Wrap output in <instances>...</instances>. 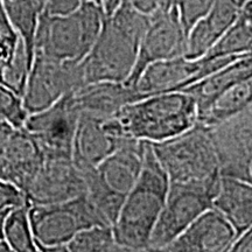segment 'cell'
<instances>
[{"label": "cell", "instance_id": "b9f144b4", "mask_svg": "<svg viewBox=\"0 0 252 252\" xmlns=\"http://www.w3.org/2000/svg\"><path fill=\"white\" fill-rule=\"evenodd\" d=\"M250 230H252V228H251V229H250ZM248 231H249V230H248Z\"/></svg>", "mask_w": 252, "mask_h": 252}, {"label": "cell", "instance_id": "e575fe53", "mask_svg": "<svg viewBox=\"0 0 252 252\" xmlns=\"http://www.w3.org/2000/svg\"><path fill=\"white\" fill-rule=\"evenodd\" d=\"M14 130L15 128L13 126H11L8 123L0 119V156H1L2 151H4L9 137H11V134L13 133Z\"/></svg>", "mask_w": 252, "mask_h": 252}, {"label": "cell", "instance_id": "4fadbf2b", "mask_svg": "<svg viewBox=\"0 0 252 252\" xmlns=\"http://www.w3.org/2000/svg\"><path fill=\"white\" fill-rule=\"evenodd\" d=\"M127 138L132 137L125 133L116 116L99 117L81 112L72 141V162L81 171L96 168Z\"/></svg>", "mask_w": 252, "mask_h": 252}, {"label": "cell", "instance_id": "30bf717a", "mask_svg": "<svg viewBox=\"0 0 252 252\" xmlns=\"http://www.w3.org/2000/svg\"><path fill=\"white\" fill-rule=\"evenodd\" d=\"M78 118L80 110L71 93L49 108L28 115L24 128L36 140L45 158L71 159Z\"/></svg>", "mask_w": 252, "mask_h": 252}, {"label": "cell", "instance_id": "484cf974", "mask_svg": "<svg viewBox=\"0 0 252 252\" xmlns=\"http://www.w3.org/2000/svg\"><path fill=\"white\" fill-rule=\"evenodd\" d=\"M30 206L11 210L6 216L2 228V237L13 252H35L37 245L32 231Z\"/></svg>", "mask_w": 252, "mask_h": 252}, {"label": "cell", "instance_id": "83f0119b", "mask_svg": "<svg viewBox=\"0 0 252 252\" xmlns=\"http://www.w3.org/2000/svg\"><path fill=\"white\" fill-rule=\"evenodd\" d=\"M32 67V61L28 56L23 41H19L13 59L7 64L1 67V81L4 86L13 90L23 97Z\"/></svg>", "mask_w": 252, "mask_h": 252}, {"label": "cell", "instance_id": "74e56055", "mask_svg": "<svg viewBox=\"0 0 252 252\" xmlns=\"http://www.w3.org/2000/svg\"><path fill=\"white\" fill-rule=\"evenodd\" d=\"M88 1H94L96 2V4H99V5H104V2H105V0H88Z\"/></svg>", "mask_w": 252, "mask_h": 252}, {"label": "cell", "instance_id": "3957f363", "mask_svg": "<svg viewBox=\"0 0 252 252\" xmlns=\"http://www.w3.org/2000/svg\"><path fill=\"white\" fill-rule=\"evenodd\" d=\"M116 117L128 137L158 144L194 127L197 104L186 91L156 94L126 104Z\"/></svg>", "mask_w": 252, "mask_h": 252}, {"label": "cell", "instance_id": "836d02e7", "mask_svg": "<svg viewBox=\"0 0 252 252\" xmlns=\"http://www.w3.org/2000/svg\"><path fill=\"white\" fill-rule=\"evenodd\" d=\"M230 251L232 252H252V230L245 232L236 239Z\"/></svg>", "mask_w": 252, "mask_h": 252}, {"label": "cell", "instance_id": "7402d4cb", "mask_svg": "<svg viewBox=\"0 0 252 252\" xmlns=\"http://www.w3.org/2000/svg\"><path fill=\"white\" fill-rule=\"evenodd\" d=\"M252 106V77L239 81L217 94L197 112L198 124L210 127Z\"/></svg>", "mask_w": 252, "mask_h": 252}, {"label": "cell", "instance_id": "ac0fdd59", "mask_svg": "<svg viewBox=\"0 0 252 252\" xmlns=\"http://www.w3.org/2000/svg\"><path fill=\"white\" fill-rule=\"evenodd\" d=\"M43 159L45 156L36 140L24 127L15 128L0 156L2 179L25 191Z\"/></svg>", "mask_w": 252, "mask_h": 252}, {"label": "cell", "instance_id": "7a4b0ae2", "mask_svg": "<svg viewBox=\"0 0 252 252\" xmlns=\"http://www.w3.org/2000/svg\"><path fill=\"white\" fill-rule=\"evenodd\" d=\"M169 184L168 175L157 159L152 145L146 143L139 178L125 196L112 225L116 242L122 251H147Z\"/></svg>", "mask_w": 252, "mask_h": 252}, {"label": "cell", "instance_id": "ba28073f", "mask_svg": "<svg viewBox=\"0 0 252 252\" xmlns=\"http://www.w3.org/2000/svg\"><path fill=\"white\" fill-rule=\"evenodd\" d=\"M86 86L81 63L63 62L34 54L23 96L28 115L49 108L65 94Z\"/></svg>", "mask_w": 252, "mask_h": 252}, {"label": "cell", "instance_id": "d4e9b609", "mask_svg": "<svg viewBox=\"0 0 252 252\" xmlns=\"http://www.w3.org/2000/svg\"><path fill=\"white\" fill-rule=\"evenodd\" d=\"M81 171V169H80ZM86 180V196L106 225H113L124 202V196L116 194L100 180L96 168L81 171Z\"/></svg>", "mask_w": 252, "mask_h": 252}, {"label": "cell", "instance_id": "cb8c5ba5", "mask_svg": "<svg viewBox=\"0 0 252 252\" xmlns=\"http://www.w3.org/2000/svg\"><path fill=\"white\" fill-rule=\"evenodd\" d=\"M2 2L33 63L36 30L47 0H2Z\"/></svg>", "mask_w": 252, "mask_h": 252}, {"label": "cell", "instance_id": "f35d334b", "mask_svg": "<svg viewBox=\"0 0 252 252\" xmlns=\"http://www.w3.org/2000/svg\"><path fill=\"white\" fill-rule=\"evenodd\" d=\"M0 179H2V167H1V160H0Z\"/></svg>", "mask_w": 252, "mask_h": 252}, {"label": "cell", "instance_id": "1f68e13d", "mask_svg": "<svg viewBox=\"0 0 252 252\" xmlns=\"http://www.w3.org/2000/svg\"><path fill=\"white\" fill-rule=\"evenodd\" d=\"M24 206H30L26 193L13 182L0 179V212H11Z\"/></svg>", "mask_w": 252, "mask_h": 252}, {"label": "cell", "instance_id": "f1b7e54d", "mask_svg": "<svg viewBox=\"0 0 252 252\" xmlns=\"http://www.w3.org/2000/svg\"><path fill=\"white\" fill-rule=\"evenodd\" d=\"M28 113L24 106L23 97L0 83V119L14 128L24 127Z\"/></svg>", "mask_w": 252, "mask_h": 252}, {"label": "cell", "instance_id": "d590c367", "mask_svg": "<svg viewBox=\"0 0 252 252\" xmlns=\"http://www.w3.org/2000/svg\"><path fill=\"white\" fill-rule=\"evenodd\" d=\"M11 248H9V245L7 242L5 241V238H0V252H11Z\"/></svg>", "mask_w": 252, "mask_h": 252}, {"label": "cell", "instance_id": "5b68a950", "mask_svg": "<svg viewBox=\"0 0 252 252\" xmlns=\"http://www.w3.org/2000/svg\"><path fill=\"white\" fill-rule=\"evenodd\" d=\"M151 145L171 182L214 184L220 180L219 160L206 126L197 123L172 139Z\"/></svg>", "mask_w": 252, "mask_h": 252}, {"label": "cell", "instance_id": "4316f807", "mask_svg": "<svg viewBox=\"0 0 252 252\" xmlns=\"http://www.w3.org/2000/svg\"><path fill=\"white\" fill-rule=\"evenodd\" d=\"M68 251H122L116 242L111 225H93L81 230L69 242Z\"/></svg>", "mask_w": 252, "mask_h": 252}, {"label": "cell", "instance_id": "4dcf8cb0", "mask_svg": "<svg viewBox=\"0 0 252 252\" xmlns=\"http://www.w3.org/2000/svg\"><path fill=\"white\" fill-rule=\"evenodd\" d=\"M214 1L215 0H175L176 9L186 35L198 20L206 17Z\"/></svg>", "mask_w": 252, "mask_h": 252}, {"label": "cell", "instance_id": "52a82bcc", "mask_svg": "<svg viewBox=\"0 0 252 252\" xmlns=\"http://www.w3.org/2000/svg\"><path fill=\"white\" fill-rule=\"evenodd\" d=\"M219 184L220 180L214 184L171 182L147 251L165 250L201 214L212 208Z\"/></svg>", "mask_w": 252, "mask_h": 252}, {"label": "cell", "instance_id": "5bb4252c", "mask_svg": "<svg viewBox=\"0 0 252 252\" xmlns=\"http://www.w3.org/2000/svg\"><path fill=\"white\" fill-rule=\"evenodd\" d=\"M86 180L72 159L45 158L25 193L30 206L61 203L86 194Z\"/></svg>", "mask_w": 252, "mask_h": 252}, {"label": "cell", "instance_id": "44dd1931", "mask_svg": "<svg viewBox=\"0 0 252 252\" xmlns=\"http://www.w3.org/2000/svg\"><path fill=\"white\" fill-rule=\"evenodd\" d=\"M250 77H252V53L235 59L185 91L196 100L198 112L226 88Z\"/></svg>", "mask_w": 252, "mask_h": 252}, {"label": "cell", "instance_id": "e0dca14e", "mask_svg": "<svg viewBox=\"0 0 252 252\" xmlns=\"http://www.w3.org/2000/svg\"><path fill=\"white\" fill-rule=\"evenodd\" d=\"M239 9L238 0H215L206 17L198 20L187 33L186 58H203L235 23Z\"/></svg>", "mask_w": 252, "mask_h": 252}, {"label": "cell", "instance_id": "d6a6232c", "mask_svg": "<svg viewBox=\"0 0 252 252\" xmlns=\"http://www.w3.org/2000/svg\"><path fill=\"white\" fill-rule=\"evenodd\" d=\"M83 0H47L45 12L50 15H67L80 7Z\"/></svg>", "mask_w": 252, "mask_h": 252}, {"label": "cell", "instance_id": "60d3db41", "mask_svg": "<svg viewBox=\"0 0 252 252\" xmlns=\"http://www.w3.org/2000/svg\"><path fill=\"white\" fill-rule=\"evenodd\" d=\"M0 81H1V67H0Z\"/></svg>", "mask_w": 252, "mask_h": 252}, {"label": "cell", "instance_id": "ab89813d", "mask_svg": "<svg viewBox=\"0 0 252 252\" xmlns=\"http://www.w3.org/2000/svg\"><path fill=\"white\" fill-rule=\"evenodd\" d=\"M247 1H250V0H238L239 5H243V4H244V2H247Z\"/></svg>", "mask_w": 252, "mask_h": 252}, {"label": "cell", "instance_id": "8d00e7d4", "mask_svg": "<svg viewBox=\"0 0 252 252\" xmlns=\"http://www.w3.org/2000/svg\"><path fill=\"white\" fill-rule=\"evenodd\" d=\"M9 212H0V238H2V228H4V222L6 216Z\"/></svg>", "mask_w": 252, "mask_h": 252}, {"label": "cell", "instance_id": "6da1fadb", "mask_svg": "<svg viewBox=\"0 0 252 252\" xmlns=\"http://www.w3.org/2000/svg\"><path fill=\"white\" fill-rule=\"evenodd\" d=\"M149 24L150 14L127 2L105 14L96 42L80 62L86 84L104 81L126 83L137 63Z\"/></svg>", "mask_w": 252, "mask_h": 252}, {"label": "cell", "instance_id": "f546056e", "mask_svg": "<svg viewBox=\"0 0 252 252\" xmlns=\"http://www.w3.org/2000/svg\"><path fill=\"white\" fill-rule=\"evenodd\" d=\"M19 41L20 37L11 23L4 2L0 0V67H4L11 62Z\"/></svg>", "mask_w": 252, "mask_h": 252}, {"label": "cell", "instance_id": "2e32d148", "mask_svg": "<svg viewBox=\"0 0 252 252\" xmlns=\"http://www.w3.org/2000/svg\"><path fill=\"white\" fill-rule=\"evenodd\" d=\"M145 147L146 141L127 138L115 152L104 159L96 167L104 185L116 194L125 197L140 175Z\"/></svg>", "mask_w": 252, "mask_h": 252}, {"label": "cell", "instance_id": "603a6c76", "mask_svg": "<svg viewBox=\"0 0 252 252\" xmlns=\"http://www.w3.org/2000/svg\"><path fill=\"white\" fill-rule=\"evenodd\" d=\"M250 53H252V0L241 5L235 23L204 56L228 58Z\"/></svg>", "mask_w": 252, "mask_h": 252}, {"label": "cell", "instance_id": "8fae6325", "mask_svg": "<svg viewBox=\"0 0 252 252\" xmlns=\"http://www.w3.org/2000/svg\"><path fill=\"white\" fill-rule=\"evenodd\" d=\"M239 56L188 59L186 56L152 63L145 68L134 88L143 97L151 94L185 91Z\"/></svg>", "mask_w": 252, "mask_h": 252}, {"label": "cell", "instance_id": "9c48e42d", "mask_svg": "<svg viewBox=\"0 0 252 252\" xmlns=\"http://www.w3.org/2000/svg\"><path fill=\"white\" fill-rule=\"evenodd\" d=\"M208 130L220 176L252 185V106Z\"/></svg>", "mask_w": 252, "mask_h": 252}, {"label": "cell", "instance_id": "8992f818", "mask_svg": "<svg viewBox=\"0 0 252 252\" xmlns=\"http://www.w3.org/2000/svg\"><path fill=\"white\" fill-rule=\"evenodd\" d=\"M37 250L68 251L77 232L93 225H106L86 195L61 203L33 204L28 209Z\"/></svg>", "mask_w": 252, "mask_h": 252}, {"label": "cell", "instance_id": "ffe728a7", "mask_svg": "<svg viewBox=\"0 0 252 252\" xmlns=\"http://www.w3.org/2000/svg\"><path fill=\"white\" fill-rule=\"evenodd\" d=\"M213 208L234 226L237 238L252 228V185L220 176Z\"/></svg>", "mask_w": 252, "mask_h": 252}, {"label": "cell", "instance_id": "7c38bea8", "mask_svg": "<svg viewBox=\"0 0 252 252\" xmlns=\"http://www.w3.org/2000/svg\"><path fill=\"white\" fill-rule=\"evenodd\" d=\"M186 37L176 6L150 14V24L141 39L137 63L126 84L134 87L141 72L152 63L185 56Z\"/></svg>", "mask_w": 252, "mask_h": 252}, {"label": "cell", "instance_id": "d6986e66", "mask_svg": "<svg viewBox=\"0 0 252 252\" xmlns=\"http://www.w3.org/2000/svg\"><path fill=\"white\" fill-rule=\"evenodd\" d=\"M74 98L81 112L99 117H112L123 106L143 98L134 87L124 82H94L74 93Z\"/></svg>", "mask_w": 252, "mask_h": 252}, {"label": "cell", "instance_id": "277c9868", "mask_svg": "<svg viewBox=\"0 0 252 252\" xmlns=\"http://www.w3.org/2000/svg\"><path fill=\"white\" fill-rule=\"evenodd\" d=\"M104 18L103 6L88 0L67 15H50L43 11L36 30L34 54L80 63L96 42Z\"/></svg>", "mask_w": 252, "mask_h": 252}, {"label": "cell", "instance_id": "9a60e30c", "mask_svg": "<svg viewBox=\"0 0 252 252\" xmlns=\"http://www.w3.org/2000/svg\"><path fill=\"white\" fill-rule=\"evenodd\" d=\"M237 234L222 214L209 208L178 236L163 251L225 252L230 251Z\"/></svg>", "mask_w": 252, "mask_h": 252}]
</instances>
